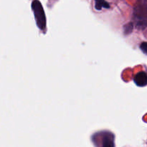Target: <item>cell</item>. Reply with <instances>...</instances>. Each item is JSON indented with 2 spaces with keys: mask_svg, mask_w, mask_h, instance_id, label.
Instances as JSON below:
<instances>
[{
  "mask_svg": "<svg viewBox=\"0 0 147 147\" xmlns=\"http://www.w3.org/2000/svg\"><path fill=\"white\" fill-rule=\"evenodd\" d=\"M134 20L139 29L145 30L147 22V0H137L134 7Z\"/></svg>",
  "mask_w": 147,
  "mask_h": 147,
  "instance_id": "1",
  "label": "cell"
},
{
  "mask_svg": "<svg viewBox=\"0 0 147 147\" xmlns=\"http://www.w3.org/2000/svg\"><path fill=\"white\" fill-rule=\"evenodd\" d=\"M146 42H142V44H141L140 45V49L142 50V51H143V53H144V54H146Z\"/></svg>",
  "mask_w": 147,
  "mask_h": 147,
  "instance_id": "7",
  "label": "cell"
},
{
  "mask_svg": "<svg viewBox=\"0 0 147 147\" xmlns=\"http://www.w3.org/2000/svg\"><path fill=\"white\" fill-rule=\"evenodd\" d=\"M133 27H134L133 23H132V22L129 23L128 24L125 25V28H124L125 32H126V30H128V32L126 33H127V34H128V33H130L132 31V30H133Z\"/></svg>",
  "mask_w": 147,
  "mask_h": 147,
  "instance_id": "6",
  "label": "cell"
},
{
  "mask_svg": "<svg viewBox=\"0 0 147 147\" xmlns=\"http://www.w3.org/2000/svg\"><path fill=\"white\" fill-rule=\"evenodd\" d=\"M32 9L34 12L37 26L40 30L45 31L46 28V17L41 2L38 0L33 1L32 3Z\"/></svg>",
  "mask_w": 147,
  "mask_h": 147,
  "instance_id": "2",
  "label": "cell"
},
{
  "mask_svg": "<svg viewBox=\"0 0 147 147\" xmlns=\"http://www.w3.org/2000/svg\"><path fill=\"white\" fill-rule=\"evenodd\" d=\"M103 135L102 138V147H114V136L111 133L104 132L101 133Z\"/></svg>",
  "mask_w": 147,
  "mask_h": 147,
  "instance_id": "3",
  "label": "cell"
},
{
  "mask_svg": "<svg viewBox=\"0 0 147 147\" xmlns=\"http://www.w3.org/2000/svg\"><path fill=\"white\" fill-rule=\"evenodd\" d=\"M135 84L139 87H144L147 84V76L146 72L142 71L138 73L134 79Z\"/></svg>",
  "mask_w": 147,
  "mask_h": 147,
  "instance_id": "4",
  "label": "cell"
},
{
  "mask_svg": "<svg viewBox=\"0 0 147 147\" xmlns=\"http://www.w3.org/2000/svg\"><path fill=\"white\" fill-rule=\"evenodd\" d=\"M95 1V9L96 10H101L103 8L109 9L110 4L106 0H94Z\"/></svg>",
  "mask_w": 147,
  "mask_h": 147,
  "instance_id": "5",
  "label": "cell"
}]
</instances>
